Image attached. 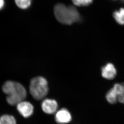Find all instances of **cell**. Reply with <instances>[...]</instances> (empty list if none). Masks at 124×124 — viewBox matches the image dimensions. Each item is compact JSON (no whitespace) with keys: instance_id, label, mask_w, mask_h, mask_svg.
Returning a JSON list of instances; mask_svg holds the SVG:
<instances>
[{"instance_id":"6da1fadb","label":"cell","mask_w":124,"mask_h":124,"mask_svg":"<svg viewBox=\"0 0 124 124\" xmlns=\"http://www.w3.org/2000/svg\"><path fill=\"white\" fill-rule=\"evenodd\" d=\"M2 90L7 95V101L11 105H16L24 101L27 95L25 87L21 84L15 81H7L3 84Z\"/></svg>"},{"instance_id":"7a4b0ae2","label":"cell","mask_w":124,"mask_h":124,"mask_svg":"<svg viewBox=\"0 0 124 124\" xmlns=\"http://www.w3.org/2000/svg\"><path fill=\"white\" fill-rule=\"evenodd\" d=\"M54 12L57 21L63 24L71 25L81 20L79 13L74 6L58 4L54 7Z\"/></svg>"},{"instance_id":"3957f363","label":"cell","mask_w":124,"mask_h":124,"mask_svg":"<svg viewBox=\"0 0 124 124\" xmlns=\"http://www.w3.org/2000/svg\"><path fill=\"white\" fill-rule=\"evenodd\" d=\"M48 82L43 77L38 76L31 80L29 92L35 99H43L48 94Z\"/></svg>"},{"instance_id":"277c9868","label":"cell","mask_w":124,"mask_h":124,"mask_svg":"<svg viewBox=\"0 0 124 124\" xmlns=\"http://www.w3.org/2000/svg\"><path fill=\"white\" fill-rule=\"evenodd\" d=\"M16 108L19 113L25 118L31 116L34 111L33 105L27 101H23L18 103L16 105Z\"/></svg>"},{"instance_id":"5b68a950","label":"cell","mask_w":124,"mask_h":124,"mask_svg":"<svg viewBox=\"0 0 124 124\" xmlns=\"http://www.w3.org/2000/svg\"><path fill=\"white\" fill-rule=\"evenodd\" d=\"M72 117L70 112L65 108H62L56 112L55 120L59 124H66L71 121Z\"/></svg>"},{"instance_id":"8992f818","label":"cell","mask_w":124,"mask_h":124,"mask_svg":"<svg viewBox=\"0 0 124 124\" xmlns=\"http://www.w3.org/2000/svg\"><path fill=\"white\" fill-rule=\"evenodd\" d=\"M58 107L57 102L55 100L45 99L41 104L43 111L47 114H52L55 112Z\"/></svg>"},{"instance_id":"52a82bcc","label":"cell","mask_w":124,"mask_h":124,"mask_svg":"<svg viewBox=\"0 0 124 124\" xmlns=\"http://www.w3.org/2000/svg\"><path fill=\"white\" fill-rule=\"evenodd\" d=\"M102 76L107 80L113 79L116 74V70L112 63H108L102 68Z\"/></svg>"},{"instance_id":"ba28073f","label":"cell","mask_w":124,"mask_h":124,"mask_svg":"<svg viewBox=\"0 0 124 124\" xmlns=\"http://www.w3.org/2000/svg\"><path fill=\"white\" fill-rule=\"evenodd\" d=\"M118 97V95L113 88L107 92L106 96L107 101L111 104H114L117 102Z\"/></svg>"},{"instance_id":"9c48e42d","label":"cell","mask_w":124,"mask_h":124,"mask_svg":"<svg viewBox=\"0 0 124 124\" xmlns=\"http://www.w3.org/2000/svg\"><path fill=\"white\" fill-rule=\"evenodd\" d=\"M114 18L118 24L124 25V8H121L119 11H115L113 14Z\"/></svg>"},{"instance_id":"30bf717a","label":"cell","mask_w":124,"mask_h":124,"mask_svg":"<svg viewBox=\"0 0 124 124\" xmlns=\"http://www.w3.org/2000/svg\"><path fill=\"white\" fill-rule=\"evenodd\" d=\"M0 124H16V121L12 115H3L0 117Z\"/></svg>"},{"instance_id":"8fae6325","label":"cell","mask_w":124,"mask_h":124,"mask_svg":"<svg viewBox=\"0 0 124 124\" xmlns=\"http://www.w3.org/2000/svg\"><path fill=\"white\" fill-rule=\"evenodd\" d=\"M15 2L19 8L25 9L30 6L31 0H15Z\"/></svg>"},{"instance_id":"7c38bea8","label":"cell","mask_w":124,"mask_h":124,"mask_svg":"<svg viewBox=\"0 0 124 124\" xmlns=\"http://www.w3.org/2000/svg\"><path fill=\"white\" fill-rule=\"evenodd\" d=\"M73 3L76 6H86L93 2V0H72Z\"/></svg>"},{"instance_id":"4fadbf2b","label":"cell","mask_w":124,"mask_h":124,"mask_svg":"<svg viewBox=\"0 0 124 124\" xmlns=\"http://www.w3.org/2000/svg\"><path fill=\"white\" fill-rule=\"evenodd\" d=\"M118 101L121 103L124 104V90L123 91L118 95Z\"/></svg>"},{"instance_id":"5bb4252c","label":"cell","mask_w":124,"mask_h":124,"mask_svg":"<svg viewBox=\"0 0 124 124\" xmlns=\"http://www.w3.org/2000/svg\"><path fill=\"white\" fill-rule=\"evenodd\" d=\"M5 4V2L4 0H0V10L2 9Z\"/></svg>"}]
</instances>
